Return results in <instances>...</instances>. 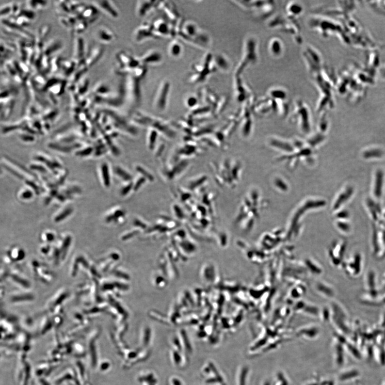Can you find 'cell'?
<instances>
[{
	"label": "cell",
	"instance_id": "10",
	"mask_svg": "<svg viewBox=\"0 0 385 385\" xmlns=\"http://www.w3.org/2000/svg\"><path fill=\"white\" fill-rule=\"evenodd\" d=\"M98 10L93 5L91 6H86L84 12L80 15L81 19L87 20L88 23L95 21L97 17Z\"/></svg>",
	"mask_w": 385,
	"mask_h": 385
},
{
	"label": "cell",
	"instance_id": "25",
	"mask_svg": "<svg viewBox=\"0 0 385 385\" xmlns=\"http://www.w3.org/2000/svg\"><path fill=\"white\" fill-rule=\"evenodd\" d=\"M116 171L117 174L119 175V176H121V177L125 180L130 182V181L132 180V176L126 171H125L121 168H118Z\"/></svg>",
	"mask_w": 385,
	"mask_h": 385
},
{
	"label": "cell",
	"instance_id": "22",
	"mask_svg": "<svg viewBox=\"0 0 385 385\" xmlns=\"http://www.w3.org/2000/svg\"><path fill=\"white\" fill-rule=\"evenodd\" d=\"M186 105L189 108H194L198 103V98L194 95L187 96L185 100Z\"/></svg>",
	"mask_w": 385,
	"mask_h": 385
},
{
	"label": "cell",
	"instance_id": "2",
	"mask_svg": "<svg viewBox=\"0 0 385 385\" xmlns=\"http://www.w3.org/2000/svg\"><path fill=\"white\" fill-rule=\"evenodd\" d=\"M170 84L168 81H163L159 88L155 97V107L158 110L162 111L166 108L167 105Z\"/></svg>",
	"mask_w": 385,
	"mask_h": 385
},
{
	"label": "cell",
	"instance_id": "3",
	"mask_svg": "<svg viewBox=\"0 0 385 385\" xmlns=\"http://www.w3.org/2000/svg\"><path fill=\"white\" fill-rule=\"evenodd\" d=\"M84 40L80 36H78L74 41V51H73V61H74L78 65L85 61Z\"/></svg>",
	"mask_w": 385,
	"mask_h": 385
},
{
	"label": "cell",
	"instance_id": "9",
	"mask_svg": "<svg viewBox=\"0 0 385 385\" xmlns=\"http://www.w3.org/2000/svg\"><path fill=\"white\" fill-rule=\"evenodd\" d=\"M154 33L156 36L163 35L166 36L170 35L171 33H174L173 30H171L169 26L167 23L164 21L162 19H158L156 20L155 22L152 25Z\"/></svg>",
	"mask_w": 385,
	"mask_h": 385
},
{
	"label": "cell",
	"instance_id": "18",
	"mask_svg": "<svg viewBox=\"0 0 385 385\" xmlns=\"http://www.w3.org/2000/svg\"><path fill=\"white\" fill-rule=\"evenodd\" d=\"M158 131L153 128H150L148 138V146L149 149L153 150L157 143L158 139Z\"/></svg>",
	"mask_w": 385,
	"mask_h": 385
},
{
	"label": "cell",
	"instance_id": "14",
	"mask_svg": "<svg viewBox=\"0 0 385 385\" xmlns=\"http://www.w3.org/2000/svg\"><path fill=\"white\" fill-rule=\"evenodd\" d=\"M89 86V80L85 77H82L75 85L74 91L78 96H82L87 91Z\"/></svg>",
	"mask_w": 385,
	"mask_h": 385
},
{
	"label": "cell",
	"instance_id": "24",
	"mask_svg": "<svg viewBox=\"0 0 385 385\" xmlns=\"http://www.w3.org/2000/svg\"><path fill=\"white\" fill-rule=\"evenodd\" d=\"M1 17L8 16L12 13V3L5 4L1 8Z\"/></svg>",
	"mask_w": 385,
	"mask_h": 385
},
{
	"label": "cell",
	"instance_id": "13",
	"mask_svg": "<svg viewBox=\"0 0 385 385\" xmlns=\"http://www.w3.org/2000/svg\"><path fill=\"white\" fill-rule=\"evenodd\" d=\"M78 65L74 61L61 60L60 68H62L64 74L70 76L77 68Z\"/></svg>",
	"mask_w": 385,
	"mask_h": 385
},
{
	"label": "cell",
	"instance_id": "12",
	"mask_svg": "<svg viewBox=\"0 0 385 385\" xmlns=\"http://www.w3.org/2000/svg\"><path fill=\"white\" fill-rule=\"evenodd\" d=\"M183 34L186 38H195L199 34L196 25L192 22H187L183 25Z\"/></svg>",
	"mask_w": 385,
	"mask_h": 385
},
{
	"label": "cell",
	"instance_id": "4",
	"mask_svg": "<svg viewBox=\"0 0 385 385\" xmlns=\"http://www.w3.org/2000/svg\"><path fill=\"white\" fill-rule=\"evenodd\" d=\"M93 2L94 6H95L98 10L99 9L105 13L109 16L113 18H117L118 17V12L112 2L110 1H96Z\"/></svg>",
	"mask_w": 385,
	"mask_h": 385
},
{
	"label": "cell",
	"instance_id": "23",
	"mask_svg": "<svg viewBox=\"0 0 385 385\" xmlns=\"http://www.w3.org/2000/svg\"><path fill=\"white\" fill-rule=\"evenodd\" d=\"M206 176H203L202 177H200L197 179H196L195 180L192 181L190 182V185L189 186L190 189L192 190L196 189V187L204 183V182L206 181Z\"/></svg>",
	"mask_w": 385,
	"mask_h": 385
},
{
	"label": "cell",
	"instance_id": "6",
	"mask_svg": "<svg viewBox=\"0 0 385 385\" xmlns=\"http://www.w3.org/2000/svg\"><path fill=\"white\" fill-rule=\"evenodd\" d=\"M96 38L102 43H111L116 38V35L110 29L101 27L96 31Z\"/></svg>",
	"mask_w": 385,
	"mask_h": 385
},
{
	"label": "cell",
	"instance_id": "8",
	"mask_svg": "<svg viewBox=\"0 0 385 385\" xmlns=\"http://www.w3.org/2000/svg\"><path fill=\"white\" fill-rule=\"evenodd\" d=\"M154 36H156L152 25H144L142 27L139 28L136 32H135V39L137 41H140L143 40L147 39L149 38H152Z\"/></svg>",
	"mask_w": 385,
	"mask_h": 385
},
{
	"label": "cell",
	"instance_id": "1",
	"mask_svg": "<svg viewBox=\"0 0 385 385\" xmlns=\"http://www.w3.org/2000/svg\"><path fill=\"white\" fill-rule=\"evenodd\" d=\"M116 59L118 62V67L119 71L121 72H127L132 71L139 67V64H141L140 60L134 58L133 57L121 51L116 55Z\"/></svg>",
	"mask_w": 385,
	"mask_h": 385
},
{
	"label": "cell",
	"instance_id": "20",
	"mask_svg": "<svg viewBox=\"0 0 385 385\" xmlns=\"http://www.w3.org/2000/svg\"><path fill=\"white\" fill-rule=\"evenodd\" d=\"M28 8L31 10H35L44 8L48 3L47 1H29L27 2Z\"/></svg>",
	"mask_w": 385,
	"mask_h": 385
},
{
	"label": "cell",
	"instance_id": "11",
	"mask_svg": "<svg viewBox=\"0 0 385 385\" xmlns=\"http://www.w3.org/2000/svg\"><path fill=\"white\" fill-rule=\"evenodd\" d=\"M62 48V44L60 41L57 40H50L44 46L43 54L49 57L55 53Z\"/></svg>",
	"mask_w": 385,
	"mask_h": 385
},
{
	"label": "cell",
	"instance_id": "19",
	"mask_svg": "<svg viewBox=\"0 0 385 385\" xmlns=\"http://www.w3.org/2000/svg\"><path fill=\"white\" fill-rule=\"evenodd\" d=\"M88 22L87 20L84 19H81L80 20H78L77 22L75 25L74 29V32L78 34H80L84 32V31L87 29L88 27Z\"/></svg>",
	"mask_w": 385,
	"mask_h": 385
},
{
	"label": "cell",
	"instance_id": "26",
	"mask_svg": "<svg viewBox=\"0 0 385 385\" xmlns=\"http://www.w3.org/2000/svg\"><path fill=\"white\" fill-rule=\"evenodd\" d=\"M102 171H103L104 174H105V176H104V180H105V185L106 186L108 187L109 185H110V176H109L108 166L107 165L104 166L103 169H102Z\"/></svg>",
	"mask_w": 385,
	"mask_h": 385
},
{
	"label": "cell",
	"instance_id": "7",
	"mask_svg": "<svg viewBox=\"0 0 385 385\" xmlns=\"http://www.w3.org/2000/svg\"><path fill=\"white\" fill-rule=\"evenodd\" d=\"M140 61L142 64L145 66L148 64L154 65L162 61V56L158 51L151 50L143 56Z\"/></svg>",
	"mask_w": 385,
	"mask_h": 385
},
{
	"label": "cell",
	"instance_id": "16",
	"mask_svg": "<svg viewBox=\"0 0 385 385\" xmlns=\"http://www.w3.org/2000/svg\"><path fill=\"white\" fill-rule=\"evenodd\" d=\"M50 31V27L48 24H44L39 28L38 36L35 39L36 44L43 45L44 40L48 36Z\"/></svg>",
	"mask_w": 385,
	"mask_h": 385
},
{
	"label": "cell",
	"instance_id": "21",
	"mask_svg": "<svg viewBox=\"0 0 385 385\" xmlns=\"http://www.w3.org/2000/svg\"><path fill=\"white\" fill-rule=\"evenodd\" d=\"M136 170L140 174H141L144 178L150 181H154L153 176L148 173L146 169H144L143 166H137L136 167Z\"/></svg>",
	"mask_w": 385,
	"mask_h": 385
},
{
	"label": "cell",
	"instance_id": "17",
	"mask_svg": "<svg viewBox=\"0 0 385 385\" xmlns=\"http://www.w3.org/2000/svg\"><path fill=\"white\" fill-rule=\"evenodd\" d=\"M183 51L182 46L177 40H173L169 46V53L172 57H178Z\"/></svg>",
	"mask_w": 385,
	"mask_h": 385
},
{
	"label": "cell",
	"instance_id": "5",
	"mask_svg": "<svg viewBox=\"0 0 385 385\" xmlns=\"http://www.w3.org/2000/svg\"><path fill=\"white\" fill-rule=\"evenodd\" d=\"M103 48L102 46H96L90 50L89 53L85 57V63L89 68L95 64L100 59L103 53Z\"/></svg>",
	"mask_w": 385,
	"mask_h": 385
},
{
	"label": "cell",
	"instance_id": "15",
	"mask_svg": "<svg viewBox=\"0 0 385 385\" xmlns=\"http://www.w3.org/2000/svg\"><path fill=\"white\" fill-rule=\"evenodd\" d=\"M155 2L152 1L138 2L136 9L138 15L139 16H144L154 6Z\"/></svg>",
	"mask_w": 385,
	"mask_h": 385
}]
</instances>
